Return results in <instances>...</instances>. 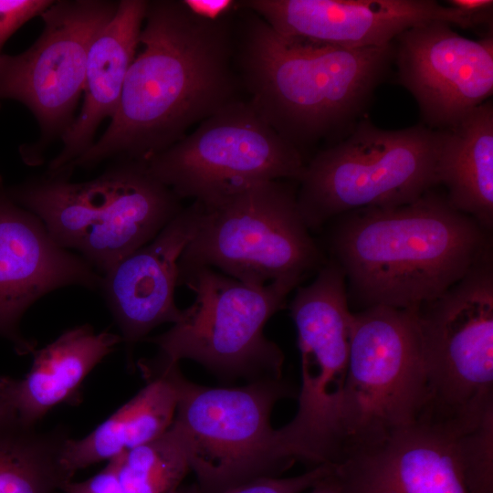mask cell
<instances>
[{
	"mask_svg": "<svg viewBox=\"0 0 493 493\" xmlns=\"http://www.w3.org/2000/svg\"><path fill=\"white\" fill-rule=\"evenodd\" d=\"M446 3L460 14L467 28L486 26L492 29V0H448Z\"/></svg>",
	"mask_w": 493,
	"mask_h": 493,
	"instance_id": "29",
	"label": "cell"
},
{
	"mask_svg": "<svg viewBox=\"0 0 493 493\" xmlns=\"http://www.w3.org/2000/svg\"><path fill=\"white\" fill-rule=\"evenodd\" d=\"M277 33L348 48L381 47L415 26L467 28L456 9L434 0H242Z\"/></svg>",
	"mask_w": 493,
	"mask_h": 493,
	"instance_id": "16",
	"label": "cell"
},
{
	"mask_svg": "<svg viewBox=\"0 0 493 493\" xmlns=\"http://www.w3.org/2000/svg\"><path fill=\"white\" fill-rule=\"evenodd\" d=\"M68 430L0 429V493H55L72 480L62 462Z\"/></svg>",
	"mask_w": 493,
	"mask_h": 493,
	"instance_id": "23",
	"label": "cell"
},
{
	"mask_svg": "<svg viewBox=\"0 0 493 493\" xmlns=\"http://www.w3.org/2000/svg\"><path fill=\"white\" fill-rule=\"evenodd\" d=\"M54 1L0 0V57L6 40L26 22L41 16Z\"/></svg>",
	"mask_w": 493,
	"mask_h": 493,
	"instance_id": "27",
	"label": "cell"
},
{
	"mask_svg": "<svg viewBox=\"0 0 493 493\" xmlns=\"http://www.w3.org/2000/svg\"><path fill=\"white\" fill-rule=\"evenodd\" d=\"M61 493H125L118 480L111 461L88 479L68 481L60 489Z\"/></svg>",
	"mask_w": 493,
	"mask_h": 493,
	"instance_id": "28",
	"label": "cell"
},
{
	"mask_svg": "<svg viewBox=\"0 0 493 493\" xmlns=\"http://www.w3.org/2000/svg\"><path fill=\"white\" fill-rule=\"evenodd\" d=\"M462 447L470 493H493V415L462 434Z\"/></svg>",
	"mask_w": 493,
	"mask_h": 493,
	"instance_id": "25",
	"label": "cell"
},
{
	"mask_svg": "<svg viewBox=\"0 0 493 493\" xmlns=\"http://www.w3.org/2000/svg\"><path fill=\"white\" fill-rule=\"evenodd\" d=\"M491 253L417 309L428 388L422 418L467 429L493 415Z\"/></svg>",
	"mask_w": 493,
	"mask_h": 493,
	"instance_id": "7",
	"label": "cell"
},
{
	"mask_svg": "<svg viewBox=\"0 0 493 493\" xmlns=\"http://www.w3.org/2000/svg\"><path fill=\"white\" fill-rule=\"evenodd\" d=\"M152 359L174 386L177 404L169 430L183 447L203 493L276 477L291 465L270 423L275 404L294 394L282 378L209 387L187 380L179 363L159 354Z\"/></svg>",
	"mask_w": 493,
	"mask_h": 493,
	"instance_id": "4",
	"label": "cell"
},
{
	"mask_svg": "<svg viewBox=\"0 0 493 493\" xmlns=\"http://www.w3.org/2000/svg\"><path fill=\"white\" fill-rule=\"evenodd\" d=\"M437 131L423 124L383 130L361 120L318 152L299 180L297 203L311 230L357 209L412 203L436 184Z\"/></svg>",
	"mask_w": 493,
	"mask_h": 493,
	"instance_id": "5",
	"label": "cell"
},
{
	"mask_svg": "<svg viewBox=\"0 0 493 493\" xmlns=\"http://www.w3.org/2000/svg\"><path fill=\"white\" fill-rule=\"evenodd\" d=\"M331 466L313 467L307 472L287 477H261L218 493H302L330 474ZM176 493H203L195 483L180 487Z\"/></svg>",
	"mask_w": 493,
	"mask_h": 493,
	"instance_id": "26",
	"label": "cell"
},
{
	"mask_svg": "<svg viewBox=\"0 0 493 493\" xmlns=\"http://www.w3.org/2000/svg\"><path fill=\"white\" fill-rule=\"evenodd\" d=\"M121 342L118 334L82 324L36 349L23 378L0 376V429H36L56 406L79 404L89 373Z\"/></svg>",
	"mask_w": 493,
	"mask_h": 493,
	"instance_id": "17",
	"label": "cell"
},
{
	"mask_svg": "<svg viewBox=\"0 0 493 493\" xmlns=\"http://www.w3.org/2000/svg\"><path fill=\"white\" fill-rule=\"evenodd\" d=\"M70 174L48 172L7 192L42 222L56 244L78 250L114 194L117 171L113 163L99 177L81 183L71 182Z\"/></svg>",
	"mask_w": 493,
	"mask_h": 493,
	"instance_id": "22",
	"label": "cell"
},
{
	"mask_svg": "<svg viewBox=\"0 0 493 493\" xmlns=\"http://www.w3.org/2000/svg\"><path fill=\"white\" fill-rule=\"evenodd\" d=\"M100 283L80 255L56 244L42 222L12 200L0 176V336L17 354H32L37 342L20 330L28 308L56 289H97Z\"/></svg>",
	"mask_w": 493,
	"mask_h": 493,
	"instance_id": "13",
	"label": "cell"
},
{
	"mask_svg": "<svg viewBox=\"0 0 493 493\" xmlns=\"http://www.w3.org/2000/svg\"><path fill=\"white\" fill-rule=\"evenodd\" d=\"M203 16L184 0L148 1L139 51L100 140L63 171L108 160L146 162L243 92L235 65V16Z\"/></svg>",
	"mask_w": 493,
	"mask_h": 493,
	"instance_id": "1",
	"label": "cell"
},
{
	"mask_svg": "<svg viewBox=\"0 0 493 493\" xmlns=\"http://www.w3.org/2000/svg\"><path fill=\"white\" fill-rule=\"evenodd\" d=\"M137 366L146 385L89 435L65 442L62 462L72 477L79 469L109 462L154 440L171 426L177 404L173 384L152 359H141Z\"/></svg>",
	"mask_w": 493,
	"mask_h": 493,
	"instance_id": "20",
	"label": "cell"
},
{
	"mask_svg": "<svg viewBox=\"0 0 493 493\" xmlns=\"http://www.w3.org/2000/svg\"><path fill=\"white\" fill-rule=\"evenodd\" d=\"M196 201L184 209L148 244L101 275L107 306L120 330L130 367L133 350L150 332L182 317L174 300L179 258L195 236L205 214Z\"/></svg>",
	"mask_w": 493,
	"mask_h": 493,
	"instance_id": "15",
	"label": "cell"
},
{
	"mask_svg": "<svg viewBox=\"0 0 493 493\" xmlns=\"http://www.w3.org/2000/svg\"><path fill=\"white\" fill-rule=\"evenodd\" d=\"M336 218L331 258L344 272L348 297L364 308H418L457 282L491 247L487 231L431 190L409 204Z\"/></svg>",
	"mask_w": 493,
	"mask_h": 493,
	"instance_id": "3",
	"label": "cell"
},
{
	"mask_svg": "<svg viewBox=\"0 0 493 493\" xmlns=\"http://www.w3.org/2000/svg\"><path fill=\"white\" fill-rule=\"evenodd\" d=\"M325 263L288 180L265 181L205 209L183 251L179 275L208 267L252 286L300 282Z\"/></svg>",
	"mask_w": 493,
	"mask_h": 493,
	"instance_id": "8",
	"label": "cell"
},
{
	"mask_svg": "<svg viewBox=\"0 0 493 493\" xmlns=\"http://www.w3.org/2000/svg\"><path fill=\"white\" fill-rule=\"evenodd\" d=\"M436 178L446 200L485 231L493 226V104L488 100L456 125L437 130Z\"/></svg>",
	"mask_w": 493,
	"mask_h": 493,
	"instance_id": "21",
	"label": "cell"
},
{
	"mask_svg": "<svg viewBox=\"0 0 493 493\" xmlns=\"http://www.w3.org/2000/svg\"><path fill=\"white\" fill-rule=\"evenodd\" d=\"M299 283L281 278L252 286L208 267L188 270L178 286L187 287L194 301L169 330L145 341L168 362L191 360L220 377L281 379L283 351L264 328Z\"/></svg>",
	"mask_w": 493,
	"mask_h": 493,
	"instance_id": "6",
	"label": "cell"
},
{
	"mask_svg": "<svg viewBox=\"0 0 493 493\" xmlns=\"http://www.w3.org/2000/svg\"><path fill=\"white\" fill-rule=\"evenodd\" d=\"M144 163L180 199L205 209L261 182H299L307 164L246 99L225 106Z\"/></svg>",
	"mask_w": 493,
	"mask_h": 493,
	"instance_id": "10",
	"label": "cell"
},
{
	"mask_svg": "<svg viewBox=\"0 0 493 493\" xmlns=\"http://www.w3.org/2000/svg\"><path fill=\"white\" fill-rule=\"evenodd\" d=\"M110 461L125 493H176L190 472L187 456L169 428Z\"/></svg>",
	"mask_w": 493,
	"mask_h": 493,
	"instance_id": "24",
	"label": "cell"
},
{
	"mask_svg": "<svg viewBox=\"0 0 493 493\" xmlns=\"http://www.w3.org/2000/svg\"><path fill=\"white\" fill-rule=\"evenodd\" d=\"M417 309L377 305L353 312L339 461L423 416L428 388Z\"/></svg>",
	"mask_w": 493,
	"mask_h": 493,
	"instance_id": "9",
	"label": "cell"
},
{
	"mask_svg": "<svg viewBox=\"0 0 493 493\" xmlns=\"http://www.w3.org/2000/svg\"><path fill=\"white\" fill-rule=\"evenodd\" d=\"M393 63V41L348 48L288 37L237 5L235 65L246 100L300 152L346 137Z\"/></svg>",
	"mask_w": 493,
	"mask_h": 493,
	"instance_id": "2",
	"label": "cell"
},
{
	"mask_svg": "<svg viewBox=\"0 0 493 493\" xmlns=\"http://www.w3.org/2000/svg\"><path fill=\"white\" fill-rule=\"evenodd\" d=\"M117 7L118 3L104 0L54 2L41 15L44 29L33 46L0 57V100L26 105L41 130L40 141L24 151L27 163H39L47 142L73 122L89 49Z\"/></svg>",
	"mask_w": 493,
	"mask_h": 493,
	"instance_id": "11",
	"label": "cell"
},
{
	"mask_svg": "<svg viewBox=\"0 0 493 493\" xmlns=\"http://www.w3.org/2000/svg\"><path fill=\"white\" fill-rule=\"evenodd\" d=\"M393 45L397 80L416 100L427 128H452L491 97L492 33L474 40L431 21L399 34Z\"/></svg>",
	"mask_w": 493,
	"mask_h": 493,
	"instance_id": "12",
	"label": "cell"
},
{
	"mask_svg": "<svg viewBox=\"0 0 493 493\" xmlns=\"http://www.w3.org/2000/svg\"><path fill=\"white\" fill-rule=\"evenodd\" d=\"M330 473L331 470L328 476L309 488L308 493H340Z\"/></svg>",
	"mask_w": 493,
	"mask_h": 493,
	"instance_id": "30",
	"label": "cell"
},
{
	"mask_svg": "<svg viewBox=\"0 0 493 493\" xmlns=\"http://www.w3.org/2000/svg\"><path fill=\"white\" fill-rule=\"evenodd\" d=\"M148 1L122 0L88 53L84 102L61 136L63 146L48 172L66 168L92 144L99 125L117 110L128 70L138 50Z\"/></svg>",
	"mask_w": 493,
	"mask_h": 493,
	"instance_id": "19",
	"label": "cell"
},
{
	"mask_svg": "<svg viewBox=\"0 0 493 493\" xmlns=\"http://www.w3.org/2000/svg\"><path fill=\"white\" fill-rule=\"evenodd\" d=\"M114 194L78 251L100 275L152 241L183 209L180 199L145 163L116 160Z\"/></svg>",
	"mask_w": 493,
	"mask_h": 493,
	"instance_id": "18",
	"label": "cell"
},
{
	"mask_svg": "<svg viewBox=\"0 0 493 493\" xmlns=\"http://www.w3.org/2000/svg\"><path fill=\"white\" fill-rule=\"evenodd\" d=\"M452 425L419 419L382 442L331 466L340 493H470L462 434Z\"/></svg>",
	"mask_w": 493,
	"mask_h": 493,
	"instance_id": "14",
	"label": "cell"
}]
</instances>
